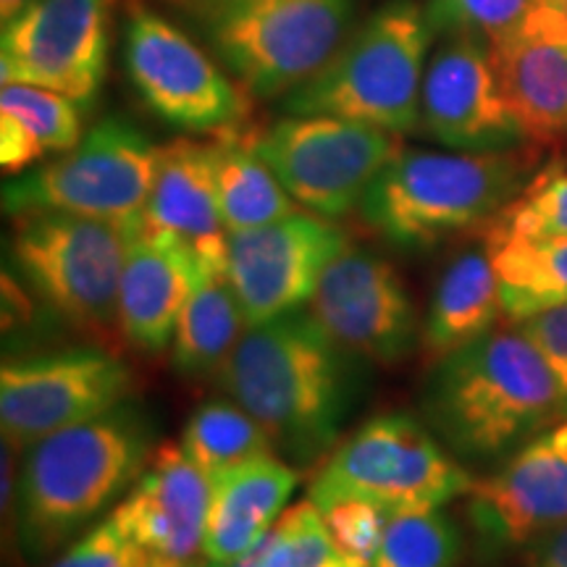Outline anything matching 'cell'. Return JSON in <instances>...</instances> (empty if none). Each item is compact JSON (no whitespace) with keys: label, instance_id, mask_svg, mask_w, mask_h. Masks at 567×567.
<instances>
[{"label":"cell","instance_id":"cell-30","mask_svg":"<svg viewBox=\"0 0 567 567\" xmlns=\"http://www.w3.org/2000/svg\"><path fill=\"white\" fill-rule=\"evenodd\" d=\"M486 239H567V172L536 174L488 224Z\"/></svg>","mask_w":567,"mask_h":567},{"label":"cell","instance_id":"cell-12","mask_svg":"<svg viewBox=\"0 0 567 567\" xmlns=\"http://www.w3.org/2000/svg\"><path fill=\"white\" fill-rule=\"evenodd\" d=\"M132 394V373L105 347L42 352L0 368L3 444L27 452L55 431L101 417Z\"/></svg>","mask_w":567,"mask_h":567},{"label":"cell","instance_id":"cell-7","mask_svg":"<svg viewBox=\"0 0 567 567\" xmlns=\"http://www.w3.org/2000/svg\"><path fill=\"white\" fill-rule=\"evenodd\" d=\"M11 218V260L32 292L82 334L101 342L122 337L118 289L137 221L61 210H27Z\"/></svg>","mask_w":567,"mask_h":567},{"label":"cell","instance_id":"cell-14","mask_svg":"<svg viewBox=\"0 0 567 567\" xmlns=\"http://www.w3.org/2000/svg\"><path fill=\"white\" fill-rule=\"evenodd\" d=\"M308 310L358 360L400 363L421 344L423 321L405 279L368 247L347 245L331 260Z\"/></svg>","mask_w":567,"mask_h":567},{"label":"cell","instance_id":"cell-18","mask_svg":"<svg viewBox=\"0 0 567 567\" xmlns=\"http://www.w3.org/2000/svg\"><path fill=\"white\" fill-rule=\"evenodd\" d=\"M417 126L455 151H507L523 142L488 48L476 38H452L425 69Z\"/></svg>","mask_w":567,"mask_h":567},{"label":"cell","instance_id":"cell-22","mask_svg":"<svg viewBox=\"0 0 567 567\" xmlns=\"http://www.w3.org/2000/svg\"><path fill=\"white\" fill-rule=\"evenodd\" d=\"M297 481L295 467L276 452L247 460L213 478L205 559L231 565L258 547L281 517Z\"/></svg>","mask_w":567,"mask_h":567},{"label":"cell","instance_id":"cell-33","mask_svg":"<svg viewBox=\"0 0 567 567\" xmlns=\"http://www.w3.org/2000/svg\"><path fill=\"white\" fill-rule=\"evenodd\" d=\"M318 509H321L326 528L334 536L339 549L371 567L392 515L365 499H339Z\"/></svg>","mask_w":567,"mask_h":567},{"label":"cell","instance_id":"cell-15","mask_svg":"<svg viewBox=\"0 0 567 567\" xmlns=\"http://www.w3.org/2000/svg\"><path fill=\"white\" fill-rule=\"evenodd\" d=\"M347 245V234L316 213H295L260 229L229 234L226 276L247 326L302 310Z\"/></svg>","mask_w":567,"mask_h":567},{"label":"cell","instance_id":"cell-35","mask_svg":"<svg viewBox=\"0 0 567 567\" xmlns=\"http://www.w3.org/2000/svg\"><path fill=\"white\" fill-rule=\"evenodd\" d=\"M549 365L567 400V302L515 323Z\"/></svg>","mask_w":567,"mask_h":567},{"label":"cell","instance_id":"cell-39","mask_svg":"<svg viewBox=\"0 0 567 567\" xmlns=\"http://www.w3.org/2000/svg\"><path fill=\"white\" fill-rule=\"evenodd\" d=\"M549 3H555V6H557V9H559V11H563V13H565V17H567V0H549Z\"/></svg>","mask_w":567,"mask_h":567},{"label":"cell","instance_id":"cell-27","mask_svg":"<svg viewBox=\"0 0 567 567\" xmlns=\"http://www.w3.org/2000/svg\"><path fill=\"white\" fill-rule=\"evenodd\" d=\"M184 455L213 481L229 467L274 452V444L255 417L234 400H210L197 408L182 434Z\"/></svg>","mask_w":567,"mask_h":567},{"label":"cell","instance_id":"cell-32","mask_svg":"<svg viewBox=\"0 0 567 567\" xmlns=\"http://www.w3.org/2000/svg\"><path fill=\"white\" fill-rule=\"evenodd\" d=\"M544 3L549 0H431L425 17L436 32L492 42L515 30Z\"/></svg>","mask_w":567,"mask_h":567},{"label":"cell","instance_id":"cell-37","mask_svg":"<svg viewBox=\"0 0 567 567\" xmlns=\"http://www.w3.org/2000/svg\"><path fill=\"white\" fill-rule=\"evenodd\" d=\"M526 567H567V523L528 544Z\"/></svg>","mask_w":567,"mask_h":567},{"label":"cell","instance_id":"cell-38","mask_svg":"<svg viewBox=\"0 0 567 567\" xmlns=\"http://www.w3.org/2000/svg\"><path fill=\"white\" fill-rule=\"evenodd\" d=\"M34 3H38V0H0V21H3V24H9V21L17 19L19 13L32 9Z\"/></svg>","mask_w":567,"mask_h":567},{"label":"cell","instance_id":"cell-31","mask_svg":"<svg viewBox=\"0 0 567 567\" xmlns=\"http://www.w3.org/2000/svg\"><path fill=\"white\" fill-rule=\"evenodd\" d=\"M0 111L11 113L32 134L42 155L66 153L80 142L82 105L69 101L61 92L34 87V84H3Z\"/></svg>","mask_w":567,"mask_h":567},{"label":"cell","instance_id":"cell-21","mask_svg":"<svg viewBox=\"0 0 567 567\" xmlns=\"http://www.w3.org/2000/svg\"><path fill=\"white\" fill-rule=\"evenodd\" d=\"M197 274L200 264L187 245L172 234L134 224L118 289V321L126 342L147 354L172 350Z\"/></svg>","mask_w":567,"mask_h":567},{"label":"cell","instance_id":"cell-26","mask_svg":"<svg viewBox=\"0 0 567 567\" xmlns=\"http://www.w3.org/2000/svg\"><path fill=\"white\" fill-rule=\"evenodd\" d=\"M513 323L567 302V239H486Z\"/></svg>","mask_w":567,"mask_h":567},{"label":"cell","instance_id":"cell-6","mask_svg":"<svg viewBox=\"0 0 567 567\" xmlns=\"http://www.w3.org/2000/svg\"><path fill=\"white\" fill-rule=\"evenodd\" d=\"M431 24L421 6L379 9L310 80L284 95L292 116H339L405 134L421 124Z\"/></svg>","mask_w":567,"mask_h":567},{"label":"cell","instance_id":"cell-20","mask_svg":"<svg viewBox=\"0 0 567 567\" xmlns=\"http://www.w3.org/2000/svg\"><path fill=\"white\" fill-rule=\"evenodd\" d=\"M140 224L187 245L203 271H226L229 231L218 205L210 140L179 137L158 147L153 189Z\"/></svg>","mask_w":567,"mask_h":567},{"label":"cell","instance_id":"cell-4","mask_svg":"<svg viewBox=\"0 0 567 567\" xmlns=\"http://www.w3.org/2000/svg\"><path fill=\"white\" fill-rule=\"evenodd\" d=\"M538 174L534 147L507 151H400L381 168L360 218L396 247H431L492 224Z\"/></svg>","mask_w":567,"mask_h":567},{"label":"cell","instance_id":"cell-3","mask_svg":"<svg viewBox=\"0 0 567 567\" xmlns=\"http://www.w3.org/2000/svg\"><path fill=\"white\" fill-rule=\"evenodd\" d=\"M153 452V425L132 402L32 444L13 486V528L27 563H42L95 526L132 492Z\"/></svg>","mask_w":567,"mask_h":567},{"label":"cell","instance_id":"cell-34","mask_svg":"<svg viewBox=\"0 0 567 567\" xmlns=\"http://www.w3.org/2000/svg\"><path fill=\"white\" fill-rule=\"evenodd\" d=\"M48 567H151V559L111 517H103Z\"/></svg>","mask_w":567,"mask_h":567},{"label":"cell","instance_id":"cell-1","mask_svg":"<svg viewBox=\"0 0 567 567\" xmlns=\"http://www.w3.org/2000/svg\"><path fill=\"white\" fill-rule=\"evenodd\" d=\"M352 360L310 310L247 326L218 384L264 425L274 452L313 465L334 452L354 402Z\"/></svg>","mask_w":567,"mask_h":567},{"label":"cell","instance_id":"cell-8","mask_svg":"<svg viewBox=\"0 0 567 567\" xmlns=\"http://www.w3.org/2000/svg\"><path fill=\"white\" fill-rule=\"evenodd\" d=\"M476 478L423 421L408 413L375 415L326 457L310 484L316 507L365 499L389 515L434 509L473 492Z\"/></svg>","mask_w":567,"mask_h":567},{"label":"cell","instance_id":"cell-23","mask_svg":"<svg viewBox=\"0 0 567 567\" xmlns=\"http://www.w3.org/2000/svg\"><path fill=\"white\" fill-rule=\"evenodd\" d=\"M502 313L505 308L492 255L486 247L460 252L436 279L429 313L423 318L421 347L425 358L439 360L486 337Z\"/></svg>","mask_w":567,"mask_h":567},{"label":"cell","instance_id":"cell-13","mask_svg":"<svg viewBox=\"0 0 567 567\" xmlns=\"http://www.w3.org/2000/svg\"><path fill=\"white\" fill-rule=\"evenodd\" d=\"M113 0H38L3 24L0 80L61 92L90 109L109 69Z\"/></svg>","mask_w":567,"mask_h":567},{"label":"cell","instance_id":"cell-40","mask_svg":"<svg viewBox=\"0 0 567 567\" xmlns=\"http://www.w3.org/2000/svg\"><path fill=\"white\" fill-rule=\"evenodd\" d=\"M195 567H231V565H224V563H213V559H208V563H197Z\"/></svg>","mask_w":567,"mask_h":567},{"label":"cell","instance_id":"cell-5","mask_svg":"<svg viewBox=\"0 0 567 567\" xmlns=\"http://www.w3.org/2000/svg\"><path fill=\"white\" fill-rule=\"evenodd\" d=\"M255 97H281L316 74L354 17V0H155Z\"/></svg>","mask_w":567,"mask_h":567},{"label":"cell","instance_id":"cell-28","mask_svg":"<svg viewBox=\"0 0 567 567\" xmlns=\"http://www.w3.org/2000/svg\"><path fill=\"white\" fill-rule=\"evenodd\" d=\"M231 567H368L339 549L313 502H297L284 509L258 547Z\"/></svg>","mask_w":567,"mask_h":567},{"label":"cell","instance_id":"cell-24","mask_svg":"<svg viewBox=\"0 0 567 567\" xmlns=\"http://www.w3.org/2000/svg\"><path fill=\"white\" fill-rule=\"evenodd\" d=\"M216 193L226 231H250L300 213V205L284 189L268 163L252 145V132L226 130L213 134Z\"/></svg>","mask_w":567,"mask_h":567},{"label":"cell","instance_id":"cell-2","mask_svg":"<svg viewBox=\"0 0 567 567\" xmlns=\"http://www.w3.org/2000/svg\"><path fill=\"white\" fill-rule=\"evenodd\" d=\"M567 415V400L517 326L434 360L421 417L460 463L507 460Z\"/></svg>","mask_w":567,"mask_h":567},{"label":"cell","instance_id":"cell-29","mask_svg":"<svg viewBox=\"0 0 567 567\" xmlns=\"http://www.w3.org/2000/svg\"><path fill=\"white\" fill-rule=\"evenodd\" d=\"M463 534L442 507L408 509L389 517L371 567H457Z\"/></svg>","mask_w":567,"mask_h":567},{"label":"cell","instance_id":"cell-11","mask_svg":"<svg viewBox=\"0 0 567 567\" xmlns=\"http://www.w3.org/2000/svg\"><path fill=\"white\" fill-rule=\"evenodd\" d=\"M124 61L134 90L155 116L195 134L245 126V90L182 27L145 3H132L124 21Z\"/></svg>","mask_w":567,"mask_h":567},{"label":"cell","instance_id":"cell-25","mask_svg":"<svg viewBox=\"0 0 567 567\" xmlns=\"http://www.w3.org/2000/svg\"><path fill=\"white\" fill-rule=\"evenodd\" d=\"M247 321L226 271L197 274L172 342V363L187 379L218 375L237 350Z\"/></svg>","mask_w":567,"mask_h":567},{"label":"cell","instance_id":"cell-16","mask_svg":"<svg viewBox=\"0 0 567 567\" xmlns=\"http://www.w3.org/2000/svg\"><path fill=\"white\" fill-rule=\"evenodd\" d=\"M467 517L488 549L528 547L567 523V415L476 481Z\"/></svg>","mask_w":567,"mask_h":567},{"label":"cell","instance_id":"cell-19","mask_svg":"<svg viewBox=\"0 0 567 567\" xmlns=\"http://www.w3.org/2000/svg\"><path fill=\"white\" fill-rule=\"evenodd\" d=\"M496 82L523 140L555 145L567 137V17L544 3L488 42Z\"/></svg>","mask_w":567,"mask_h":567},{"label":"cell","instance_id":"cell-9","mask_svg":"<svg viewBox=\"0 0 567 567\" xmlns=\"http://www.w3.org/2000/svg\"><path fill=\"white\" fill-rule=\"evenodd\" d=\"M158 147L126 118H103L66 153L3 184V210H61L101 221H140Z\"/></svg>","mask_w":567,"mask_h":567},{"label":"cell","instance_id":"cell-10","mask_svg":"<svg viewBox=\"0 0 567 567\" xmlns=\"http://www.w3.org/2000/svg\"><path fill=\"white\" fill-rule=\"evenodd\" d=\"M252 145L297 205L339 218L363 200L381 168L402 151L400 137L339 116H287L252 134Z\"/></svg>","mask_w":567,"mask_h":567},{"label":"cell","instance_id":"cell-36","mask_svg":"<svg viewBox=\"0 0 567 567\" xmlns=\"http://www.w3.org/2000/svg\"><path fill=\"white\" fill-rule=\"evenodd\" d=\"M42 158L40 145L11 113L0 111V163L6 174H24L34 161Z\"/></svg>","mask_w":567,"mask_h":567},{"label":"cell","instance_id":"cell-17","mask_svg":"<svg viewBox=\"0 0 567 567\" xmlns=\"http://www.w3.org/2000/svg\"><path fill=\"white\" fill-rule=\"evenodd\" d=\"M208 507V476L184 455L182 444L163 442L109 517L145 551L151 567H195L205 551Z\"/></svg>","mask_w":567,"mask_h":567}]
</instances>
